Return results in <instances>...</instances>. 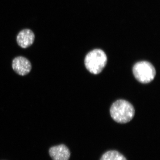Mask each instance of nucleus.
Listing matches in <instances>:
<instances>
[{
    "mask_svg": "<svg viewBox=\"0 0 160 160\" xmlns=\"http://www.w3.org/2000/svg\"><path fill=\"white\" fill-rule=\"evenodd\" d=\"M107 58L102 49H95L86 55L85 64L86 69L92 74H98L106 66Z\"/></svg>",
    "mask_w": 160,
    "mask_h": 160,
    "instance_id": "2",
    "label": "nucleus"
},
{
    "mask_svg": "<svg viewBox=\"0 0 160 160\" xmlns=\"http://www.w3.org/2000/svg\"><path fill=\"white\" fill-rule=\"evenodd\" d=\"M112 118L119 123H126L134 117L135 109L131 103L124 100L116 101L110 109Z\"/></svg>",
    "mask_w": 160,
    "mask_h": 160,
    "instance_id": "1",
    "label": "nucleus"
},
{
    "mask_svg": "<svg viewBox=\"0 0 160 160\" xmlns=\"http://www.w3.org/2000/svg\"><path fill=\"white\" fill-rule=\"evenodd\" d=\"M49 152L52 160H69L70 157L69 148L63 144L52 146Z\"/></svg>",
    "mask_w": 160,
    "mask_h": 160,
    "instance_id": "5",
    "label": "nucleus"
},
{
    "mask_svg": "<svg viewBox=\"0 0 160 160\" xmlns=\"http://www.w3.org/2000/svg\"><path fill=\"white\" fill-rule=\"evenodd\" d=\"M34 39V33L29 29H23L20 32L17 37L18 45L23 49L28 48L32 45Z\"/></svg>",
    "mask_w": 160,
    "mask_h": 160,
    "instance_id": "6",
    "label": "nucleus"
},
{
    "mask_svg": "<svg viewBox=\"0 0 160 160\" xmlns=\"http://www.w3.org/2000/svg\"><path fill=\"white\" fill-rule=\"evenodd\" d=\"M12 68L17 74L25 76L31 71L32 65L26 58L19 56L15 58L12 61Z\"/></svg>",
    "mask_w": 160,
    "mask_h": 160,
    "instance_id": "4",
    "label": "nucleus"
},
{
    "mask_svg": "<svg viewBox=\"0 0 160 160\" xmlns=\"http://www.w3.org/2000/svg\"><path fill=\"white\" fill-rule=\"evenodd\" d=\"M100 160H127L126 158L118 152L110 150L104 153Z\"/></svg>",
    "mask_w": 160,
    "mask_h": 160,
    "instance_id": "7",
    "label": "nucleus"
},
{
    "mask_svg": "<svg viewBox=\"0 0 160 160\" xmlns=\"http://www.w3.org/2000/svg\"><path fill=\"white\" fill-rule=\"evenodd\" d=\"M132 72L136 79L143 84L151 82L156 74L153 65L146 61H142L135 64Z\"/></svg>",
    "mask_w": 160,
    "mask_h": 160,
    "instance_id": "3",
    "label": "nucleus"
}]
</instances>
